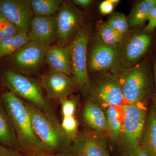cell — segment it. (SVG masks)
I'll return each instance as SVG.
<instances>
[{
    "label": "cell",
    "instance_id": "6",
    "mask_svg": "<svg viewBox=\"0 0 156 156\" xmlns=\"http://www.w3.org/2000/svg\"><path fill=\"white\" fill-rule=\"evenodd\" d=\"M87 92L89 100L101 107L120 105L124 101L119 80L113 71L99 73L92 81L90 80Z\"/></svg>",
    "mask_w": 156,
    "mask_h": 156
},
{
    "label": "cell",
    "instance_id": "21",
    "mask_svg": "<svg viewBox=\"0 0 156 156\" xmlns=\"http://www.w3.org/2000/svg\"><path fill=\"white\" fill-rule=\"evenodd\" d=\"M29 42L28 35L24 32L0 42V60L14 54Z\"/></svg>",
    "mask_w": 156,
    "mask_h": 156
},
{
    "label": "cell",
    "instance_id": "9",
    "mask_svg": "<svg viewBox=\"0 0 156 156\" xmlns=\"http://www.w3.org/2000/svg\"><path fill=\"white\" fill-rule=\"evenodd\" d=\"M71 154L74 156H110L107 136L104 132L84 129L72 141Z\"/></svg>",
    "mask_w": 156,
    "mask_h": 156
},
{
    "label": "cell",
    "instance_id": "8",
    "mask_svg": "<svg viewBox=\"0 0 156 156\" xmlns=\"http://www.w3.org/2000/svg\"><path fill=\"white\" fill-rule=\"evenodd\" d=\"M49 47L34 42H29L11 56L7 57V69L22 75L34 73L45 61Z\"/></svg>",
    "mask_w": 156,
    "mask_h": 156
},
{
    "label": "cell",
    "instance_id": "27",
    "mask_svg": "<svg viewBox=\"0 0 156 156\" xmlns=\"http://www.w3.org/2000/svg\"><path fill=\"white\" fill-rule=\"evenodd\" d=\"M22 32L0 13V42Z\"/></svg>",
    "mask_w": 156,
    "mask_h": 156
},
{
    "label": "cell",
    "instance_id": "33",
    "mask_svg": "<svg viewBox=\"0 0 156 156\" xmlns=\"http://www.w3.org/2000/svg\"><path fill=\"white\" fill-rule=\"evenodd\" d=\"M128 156H149V155L139 145Z\"/></svg>",
    "mask_w": 156,
    "mask_h": 156
},
{
    "label": "cell",
    "instance_id": "28",
    "mask_svg": "<svg viewBox=\"0 0 156 156\" xmlns=\"http://www.w3.org/2000/svg\"><path fill=\"white\" fill-rule=\"evenodd\" d=\"M61 104L62 113L63 117L74 116L76 109L77 103L73 98L67 97L59 101Z\"/></svg>",
    "mask_w": 156,
    "mask_h": 156
},
{
    "label": "cell",
    "instance_id": "18",
    "mask_svg": "<svg viewBox=\"0 0 156 156\" xmlns=\"http://www.w3.org/2000/svg\"><path fill=\"white\" fill-rule=\"evenodd\" d=\"M0 145L19 151L17 135L0 96ZM20 152V151H19Z\"/></svg>",
    "mask_w": 156,
    "mask_h": 156
},
{
    "label": "cell",
    "instance_id": "15",
    "mask_svg": "<svg viewBox=\"0 0 156 156\" xmlns=\"http://www.w3.org/2000/svg\"><path fill=\"white\" fill-rule=\"evenodd\" d=\"M27 35L29 42L50 47L57 41L56 16H34Z\"/></svg>",
    "mask_w": 156,
    "mask_h": 156
},
{
    "label": "cell",
    "instance_id": "10",
    "mask_svg": "<svg viewBox=\"0 0 156 156\" xmlns=\"http://www.w3.org/2000/svg\"><path fill=\"white\" fill-rule=\"evenodd\" d=\"M56 17L58 45L66 46L70 44L81 26V12L71 3L63 2Z\"/></svg>",
    "mask_w": 156,
    "mask_h": 156
},
{
    "label": "cell",
    "instance_id": "32",
    "mask_svg": "<svg viewBox=\"0 0 156 156\" xmlns=\"http://www.w3.org/2000/svg\"><path fill=\"white\" fill-rule=\"evenodd\" d=\"M25 156H62L40 150H33L25 153Z\"/></svg>",
    "mask_w": 156,
    "mask_h": 156
},
{
    "label": "cell",
    "instance_id": "29",
    "mask_svg": "<svg viewBox=\"0 0 156 156\" xmlns=\"http://www.w3.org/2000/svg\"><path fill=\"white\" fill-rule=\"evenodd\" d=\"M147 20V24L144 27L143 31L149 33L156 28V8L151 12Z\"/></svg>",
    "mask_w": 156,
    "mask_h": 156
},
{
    "label": "cell",
    "instance_id": "34",
    "mask_svg": "<svg viewBox=\"0 0 156 156\" xmlns=\"http://www.w3.org/2000/svg\"><path fill=\"white\" fill-rule=\"evenodd\" d=\"M93 1L91 0H74L73 2L75 5H77L83 8L88 7L92 4Z\"/></svg>",
    "mask_w": 156,
    "mask_h": 156
},
{
    "label": "cell",
    "instance_id": "16",
    "mask_svg": "<svg viewBox=\"0 0 156 156\" xmlns=\"http://www.w3.org/2000/svg\"><path fill=\"white\" fill-rule=\"evenodd\" d=\"M71 53L70 44L54 45L48 48L45 60L52 70L64 73L72 77Z\"/></svg>",
    "mask_w": 156,
    "mask_h": 156
},
{
    "label": "cell",
    "instance_id": "17",
    "mask_svg": "<svg viewBox=\"0 0 156 156\" xmlns=\"http://www.w3.org/2000/svg\"><path fill=\"white\" fill-rule=\"evenodd\" d=\"M84 122L89 129L104 132L107 131V122L105 112L101 107L88 100L84 105L83 112Z\"/></svg>",
    "mask_w": 156,
    "mask_h": 156
},
{
    "label": "cell",
    "instance_id": "7",
    "mask_svg": "<svg viewBox=\"0 0 156 156\" xmlns=\"http://www.w3.org/2000/svg\"><path fill=\"white\" fill-rule=\"evenodd\" d=\"M89 40V30L87 27L81 25L70 44L72 77L77 88L87 92L90 84L87 67V47Z\"/></svg>",
    "mask_w": 156,
    "mask_h": 156
},
{
    "label": "cell",
    "instance_id": "30",
    "mask_svg": "<svg viewBox=\"0 0 156 156\" xmlns=\"http://www.w3.org/2000/svg\"><path fill=\"white\" fill-rule=\"evenodd\" d=\"M114 5L110 1L106 0L101 3L99 5V10L101 13L103 15L112 14L113 11Z\"/></svg>",
    "mask_w": 156,
    "mask_h": 156
},
{
    "label": "cell",
    "instance_id": "24",
    "mask_svg": "<svg viewBox=\"0 0 156 156\" xmlns=\"http://www.w3.org/2000/svg\"><path fill=\"white\" fill-rule=\"evenodd\" d=\"M101 40L108 45H118L122 41L124 35L117 31L107 23H102L99 27Z\"/></svg>",
    "mask_w": 156,
    "mask_h": 156
},
{
    "label": "cell",
    "instance_id": "20",
    "mask_svg": "<svg viewBox=\"0 0 156 156\" xmlns=\"http://www.w3.org/2000/svg\"><path fill=\"white\" fill-rule=\"evenodd\" d=\"M156 8L154 0H144L135 6L129 17L128 24L131 27L138 26L147 20L151 11Z\"/></svg>",
    "mask_w": 156,
    "mask_h": 156
},
{
    "label": "cell",
    "instance_id": "26",
    "mask_svg": "<svg viewBox=\"0 0 156 156\" xmlns=\"http://www.w3.org/2000/svg\"><path fill=\"white\" fill-rule=\"evenodd\" d=\"M61 126L69 140L72 141L78 134V123L74 116L63 117Z\"/></svg>",
    "mask_w": 156,
    "mask_h": 156
},
{
    "label": "cell",
    "instance_id": "19",
    "mask_svg": "<svg viewBox=\"0 0 156 156\" xmlns=\"http://www.w3.org/2000/svg\"><path fill=\"white\" fill-rule=\"evenodd\" d=\"M140 146L149 156H156V112L154 107L147 113Z\"/></svg>",
    "mask_w": 156,
    "mask_h": 156
},
{
    "label": "cell",
    "instance_id": "4",
    "mask_svg": "<svg viewBox=\"0 0 156 156\" xmlns=\"http://www.w3.org/2000/svg\"><path fill=\"white\" fill-rule=\"evenodd\" d=\"M34 131L48 152L66 156L71 154V142L64 132L58 130L43 113L30 103L26 102Z\"/></svg>",
    "mask_w": 156,
    "mask_h": 156
},
{
    "label": "cell",
    "instance_id": "25",
    "mask_svg": "<svg viewBox=\"0 0 156 156\" xmlns=\"http://www.w3.org/2000/svg\"><path fill=\"white\" fill-rule=\"evenodd\" d=\"M107 23L123 35L127 32L129 27L128 20L125 14L119 12L112 14Z\"/></svg>",
    "mask_w": 156,
    "mask_h": 156
},
{
    "label": "cell",
    "instance_id": "38",
    "mask_svg": "<svg viewBox=\"0 0 156 156\" xmlns=\"http://www.w3.org/2000/svg\"><path fill=\"white\" fill-rule=\"evenodd\" d=\"M154 1H155V2L156 4V0H154Z\"/></svg>",
    "mask_w": 156,
    "mask_h": 156
},
{
    "label": "cell",
    "instance_id": "31",
    "mask_svg": "<svg viewBox=\"0 0 156 156\" xmlns=\"http://www.w3.org/2000/svg\"><path fill=\"white\" fill-rule=\"evenodd\" d=\"M0 156H25L18 151L0 145Z\"/></svg>",
    "mask_w": 156,
    "mask_h": 156
},
{
    "label": "cell",
    "instance_id": "23",
    "mask_svg": "<svg viewBox=\"0 0 156 156\" xmlns=\"http://www.w3.org/2000/svg\"><path fill=\"white\" fill-rule=\"evenodd\" d=\"M107 122V132L112 141L118 142L122 132V122L120 120L119 113L114 106L107 108L105 112Z\"/></svg>",
    "mask_w": 156,
    "mask_h": 156
},
{
    "label": "cell",
    "instance_id": "37",
    "mask_svg": "<svg viewBox=\"0 0 156 156\" xmlns=\"http://www.w3.org/2000/svg\"><path fill=\"white\" fill-rule=\"evenodd\" d=\"M66 156H74L72 154H70Z\"/></svg>",
    "mask_w": 156,
    "mask_h": 156
},
{
    "label": "cell",
    "instance_id": "39",
    "mask_svg": "<svg viewBox=\"0 0 156 156\" xmlns=\"http://www.w3.org/2000/svg\"><path fill=\"white\" fill-rule=\"evenodd\" d=\"M1 82H2V81H0V83H1Z\"/></svg>",
    "mask_w": 156,
    "mask_h": 156
},
{
    "label": "cell",
    "instance_id": "12",
    "mask_svg": "<svg viewBox=\"0 0 156 156\" xmlns=\"http://www.w3.org/2000/svg\"><path fill=\"white\" fill-rule=\"evenodd\" d=\"M152 39L149 33L134 34L122 44L119 46V59L122 67L136 65L150 48Z\"/></svg>",
    "mask_w": 156,
    "mask_h": 156
},
{
    "label": "cell",
    "instance_id": "3",
    "mask_svg": "<svg viewBox=\"0 0 156 156\" xmlns=\"http://www.w3.org/2000/svg\"><path fill=\"white\" fill-rule=\"evenodd\" d=\"M112 71L119 77L124 99L130 103L142 102L150 95L151 77L146 62L127 68L119 67Z\"/></svg>",
    "mask_w": 156,
    "mask_h": 156
},
{
    "label": "cell",
    "instance_id": "22",
    "mask_svg": "<svg viewBox=\"0 0 156 156\" xmlns=\"http://www.w3.org/2000/svg\"><path fill=\"white\" fill-rule=\"evenodd\" d=\"M63 2L60 0H31L35 16L49 17L55 15Z\"/></svg>",
    "mask_w": 156,
    "mask_h": 156
},
{
    "label": "cell",
    "instance_id": "14",
    "mask_svg": "<svg viewBox=\"0 0 156 156\" xmlns=\"http://www.w3.org/2000/svg\"><path fill=\"white\" fill-rule=\"evenodd\" d=\"M41 83L48 98L54 100L66 98L77 88L72 77L52 70L42 76Z\"/></svg>",
    "mask_w": 156,
    "mask_h": 156
},
{
    "label": "cell",
    "instance_id": "35",
    "mask_svg": "<svg viewBox=\"0 0 156 156\" xmlns=\"http://www.w3.org/2000/svg\"><path fill=\"white\" fill-rule=\"evenodd\" d=\"M154 75H155V86H156V60L155 61V62L154 64ZM156 101H155V110L156 112Z\"/></svg>",
    "mask_w": 156,
    "mask_h": 156
},
{
    "label": "cell",
    "instance_id": "36",
    "mask_svg": "<svg viewBox=\"0 0 156 156\" xmlns=\"http://www.w3.org/2000/svg\"><path fill=\"white\" fill-rule=\"evenodd\" d=\"M112 4L114 5H117V4H119V3L120 1L119 0H110Z\"/></svg>",
    "mask_w": 156,
    "mask_h": 156
},
{
    "label": "cell",
    "instance_id": "2",
    "mask_svg": "<svg viewBox=\"0 0 156 156\" xmlns=\"http://www.w3.org/2000/svg\"><path fill=\"white\" fill-rule=\"evenodd\" d=\"M1 79L3 85L20 98L28 101L46 116L59 131L63 132L53 109L46 99L41 87L37 81L27 76L22 75L9 69H3Z\"/></svg>",
    "mask_w": 156,
    "mask_h": 156
},
{
    "label": "cell",
    "instance_id": "11",
    "mask_svg": "<svg viewBox=\"0 0 156 156\" xmlns=\"http://www.w3.org/2000/svg\"><path fill=\"white\" fill-rule=\"evenodd\" d=\"M97 40L87 56L88 72L99 73L120 67L119 45H108L103 43L101 39Z\"/></svg>",
    "mask_w": 156,
    "mask_h": 156
},
{
    "label": "cell",
    "instance_id": "13",
    "mask_svg": "<svg viewBox=\"0 0 156 156\" xmlns=\"http://www.w3.org/2000/svg\"><path fill=\"white\" fill-rule=\"evenodd\" d=\"M0 13L20 31L28 33L34 15L31 0H0Z\"/></svg>",
    "mask_w": 156,
    "mask_h": 156
},
{
    "label": "cell",
    "instance_id": "1",
    "mask_svg": "<svg viewBox=\"0 0 156 156\" xmlns=\"http://www.w3.org/2000/svg\"><path fill=\"white\" fill-rule=\"evenodd\" d=\"M1 97L16 132L19 151L47 152L34 131L26 102L9 90Z\"/></svg>",
    "mask_w": 156,
    "mask_h": 156
},
{
    "label": "cell",
    "instance_id": "5",
    "mask_svg": "<svg viewBox=\"0 0 156 156\" xmlns=\"http://www.w3.org/2000/svg\"><path fill=\"white\" fill-rule=\"evenodd\" d=\"M122 108L125 116L118 143L123 153L128 156L140 145L147 112L142 102L124 105Z\"/></svg>",
    "mask_w": 156,
    "mask_h": 156
}]
</instances>
